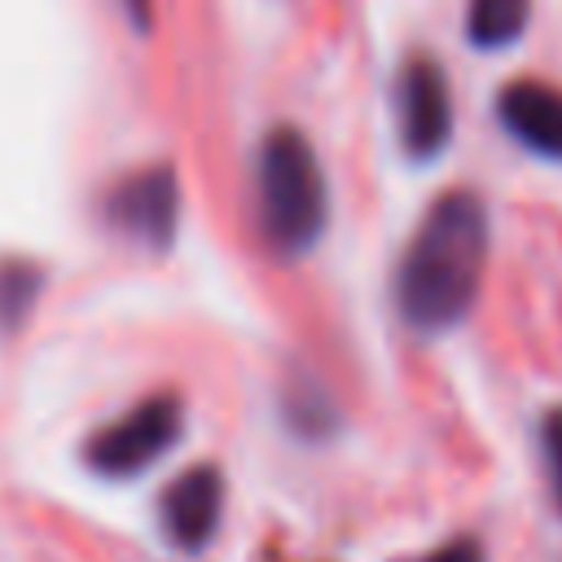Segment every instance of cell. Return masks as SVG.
<instances>
[{
	"mask_svg": "<svg viewBox=\"0 0 562 562\" xmlns=\"http://www.w3.org/2000/svg\"><path fill=\"white\" fill-rule=\"evenodd\" d=\"M527 13H531V0H470L465 35L479 48H505L522 35Z\"/></svg>",
	"mask_w": 562,
	"mask_h": 562,
	"instance_id": "8",
	"label": "cell"
},
{
	"mask_svg": "<svg viewBox=\"0 0 562 562\" xmlns=\"http://www.w3.org/2000/svg\"><path fill=\"white\" fill-rule=\"evenodd\" d=\"M496 114L518 145L562 162V88L540 79H514L501 88Z\"/></svg>",
	"mask_w": 562,
	"mask_h": 562,
	"instance_id": "7",
	"label": "cell"
},
{
	"mask_svg": "<svg viewBox=\"0 0 562 562\" xmlns=\"http://www.w3.org/2000/svg\"><path fill=\"white\" fill-rule=\"evenodd\" d=\"M259 215L281 250H307L329 220V189L312 140L299 127H272L259 145Z\"/></svg>",
	"mask_w": 562,
	"mask_h": 562,
	"instance_id": "2",
	"label": "cell"
},
{
	"mask_svg": "<svg viewBox=\"0 0 562 562\" xmlns=\"http://www.w3.org/2000/svg\"><path fill=\"white\" fill-rule=\"evenodd\" d=\"M544 435V457H549V483H553V501L562 505V408H553L540 426Z\"/></svg>",
	"mask_w": 562,
	"mask_h": 562,
	"instance_id": "11",
	"label": "cell"
},
{
	"mask_svg": "<svg viewBox=\"0 0 562 562\" xmlns=\"http://www.w3.org/2000/svg\"><path fill=\"white\" fill-rule=\"evenodd\" d=\"M395 119H400V145L408 158L426 162L439 158L452 136V88L439 61L408 57L395 88Z\"/></svg>",
	"mask_w": 562,
	"mask_h": 562,
	"instance_id": "4",
	"label": "cell"
},
{
	"mask_svg": "<svg viewBox=\"0 0 562 562\" xmlns=\"http://www.w3.org/2000/svg\"><path fill=\"white\" fill-rule=\"evenodd\" d=\"M184 430L180 395H149L83 443V461L105 479H132L176 448Z\"/></svg>",
	"mask_w": 562,
	"mask_h": 562,
	"instance_id": "3",
	"label": "cell"
},
{
	"mask_svg": "<svg viewBox=\"0 0 562 562\" xmlns=\"http://www.w3.org/2000/svg\"><path fill=\"white\" fill-rule=\"evenodd\" d=\"M105 220L127 233L132 241H140L145 250H167L180 224V184L176 171L162 167H145L132 171L127 180H119L105 198Z\"/></svg>",
	"mask_w": 562,
	"mask_h": 562,
	"instance_id": "5",
	"label": "cell"
},
{
	"mask_svg": "<svg viewBox=\"0 0 562 562\" xmlns=\"http://www.w3.org/2000/svg\"><path fill=\"white\" fill-rule=\"evenodd\" d=\"M426 562H483V549H479L474 540H452V544H443L439 553H430Z\"/></svg>",
	"mask_w": 562,
	"mask_h": 562,
	"instance_id": "12",
	"label": "cell"
},
{
	"mask_svg": "<svg viewBox=\"0 0 562 562\" xmlns=\"http://www.w3.org/2000/svg\"><path fill=\"white\" fill-rule=\"evenodd\" d=\"M44 290V272L31 259H4L0 263V329H18L35 299Z\"/></svg>",
	"mask_w": 562,
	"mask_h": 562,
	"instance_id": "9",
	"label": "cell"
},
{
	"mask_svg": "<svg viewBox=\"0 0 562 562\" xmlns=\"http://www.w3.org/2000/svg\"><path fill=\"white\" fill-rule=\"evenodd\" d=\"M162 531L171 536V544L180 549H202L211 540V531L220 527V509H224V479L215 465H189L180 479L167 483L162 492Z\"/></svg>",
	"mask_w": 562,
	"mask_h": 562,
	"instance_id": "6",
	"label": "cell"
},
{
	"mask_svg": "<svg viewBox=\"0 0 562 562\" xmlns=\"http://www.w3.org/2000/svg\"><path fill=\"white\" fill-rule=\"evenodd\" d=\"M127 13H132V22L145 31L149 26V0H127Z\"/></svg>",
	"mask_w": 562,
	"mask_h": 562,
	"instance_id": "13",
	"label": "cell"
},
{
	"mask_svg": "<svg viewBox=\"0 0 562 562\" xmlns=\"http://www.w3.org/2000/svg\"><path fill=\"white\" fill-rule=\"evenodd\" d=\"M487 263V211L470 189L430 202L395 268V307L422 329L439 334L465 321L479 299Z\"/></svg>",
	"mask_w": 562,
	"mask_h": 562,
	"instance_id": "1",
	"label": "cell"
},
{
	"mask_svg": "<svg viewBox=\"0 0 562 562\" xmlns=\"http://www.w3.org/2000/svg\"><path fill=\"white\" fill-rule=\"evenodd\" d=\"M285 417H290V426L299 435H325L334 426V408L312 382H294L285 391Z\"/></svg>",
	"mask_w": 562,
	"mask_h": 562,
	"instance_id": "10",
	"label": "cell"
}]
</instances>
